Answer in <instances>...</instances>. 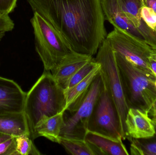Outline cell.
Returning <instances> with one entry per match:
<instances>
[{
  "label": "cell",
  "instance_id": "obj_13",
  "mask_svg": "<svg viewBox=\"0 0 156 155\" xmlns=\"http://www.w3.org/2000/svg\"><path fill=\"white\" fill-rule=\"evenodd\" d=\"M84 140L89 144L95 155H129L122 140L110 137L87 131Z\"/></svg>",
  "mask_w": 156,
  "mask_h": 155
},
{
  "label": "cell",
  "instance_id": "obj_15",
  "mask_svg": "<svg viewBox=\"0 0 156 155\" xmlns=\"http://www.w3.org/2000/svg\"><path fill=\"white\" fill-rule=\"evenodd\" d=\"M100 64L83 80L70 89L65 90L66 97L65 111L69 113L76 111L89 90L91 84L100 72Z\"/></svg>",
  "mask_w": 156,
  "mask_h": 155
},
{
  "label": "cell",
  "instance_id": "obj_22",
  "mask_svg": "<svg viewBox=\"0 0 156 155\" xmlns=\"http://www.w3.org/2000/svg\"><path fill=\"white\" fill-rule=\"evenodd\" d=\"M140 15L147 25L156 32V12L152 8L142 5L140 10Z\"/></svg>",
  "mask_w": 156,
  "mask_h": 155
},
{
  "label": "cell",
  "instance_id": "obj_25",
  "mask_svg": "<svg viewBox=\"0 0 156 155\" xmlns=\"http://www.w3.org/2000/svg\"><path fill=\"white\" fill-rule=\"evenodd\" d=\"M18 0H0V15H7L13 12Z\"/></svg>",
  "mask_w": 156,
  "mask_h": 155
},
{
  "label": "cell",
  "instance_id": "obj_8",
  "mask_svg": "<svg viewBox=\"0 0 156 155\" xmlns=\"http://www.w3.org/2000/svg\"><path fill=\"white\" fill-rule=\"evenodd\" d=\"M103 86V80L100 71L76 111L69 113V116L64 113V124L60 133L61 137L84 140L90 116Z\"/></svg>",
  "mask_w": 156,
  "mask_h": 155
},
{
  "label": "cell",
  "instance_id": "obj_3",
  "mask_svg": "<svg viewBox=\"0 0 156 155\" xmlns=\"http://www.w3.org/2000/svg\"><path fill=\"white\" fill-rule=\"evenodd\" d=\"M114 53L128 108L148 112L156 100V79Z\"/></svg>",
  "mask_w": 156,
  "mask_h": 155
},
{
  "label": "cell",
  "instance_id": "obj_11",
  "mask_svg": "<svg viewBox=\"0 0 156 155\" xmlns=\"http://www.w3.org/2000/svg\"><path fill=\"white\" fill-rule=\"evenodd\" d=\"M101 5L105 20L114 27L123 30L144 41L140 30L128 18L117 0H101Z\"/></svg>",
  "mask_w": 156,
  "mask_h": 155
},
{
  "label": "cell",
  "instance_id": "obj_27",
  "mask_svg": "<svg viewBox=\"0 0 156 155\" xmlns=\"http://www.w3.org/2000/svg\"><path fill=\"white\" fill-rule=\"evenodd\" d=\"M148 113L151 119L156 118V100L148 111Z\"/></svg>",
  "mask_w": 156,
  "mask_h": 155
},
{
  "label": "cell",
  "instance_id": "obj_16",
  "mask_svg": "<svg viewBox=\"0 0 156 155\" xmlns=\"http://www.w3.org/2000/svg\"><path fill=\"white\" fill-rule=\"evenodd\" d=\"M122 9L135 26L140 30L144 41L148 42L154 37L155 32L149 28L140 15L141 0H117Z\"/></svg>",
  "mask_w": 156,
  "mask_h": 155
},
{
  "label": "cell",
  "instance_id": "obj_31",
  "mask_svg": "<svg viewBox=\"0 0 156 155\" xmlns=\"http://www.w3.org/2000/svg\"><path fill=\"white\" fill-rule=\"evenodd\" d=\"M153 120V123H154V125L155 126H156V118H154V119H152Z\"/></svg>",
  "mask_w": 156,
  "mask_h": 155
},
{
  "label": "cell",
  "instance_id": "obj_7",
  "mask_svg": "<svg viewBox=\"0 0 156 155\" xmlns=\"http://www.w3.org/2000/svg\"><path fill=\"white\" fill-rule=\"evenodd\" d=\"M88 124V130L115 140H123L119 114L104 82Z\"/></svg>",
  "mask_w": 156,
  "mask_h": 155
},
{
  "label": "cell",
  "instance_id": "obj_17",
  "mask_svg": "<svg viewBox=\"0 0 156 155\" xmlns=\"http://www.w3.org/2000/svg\"><path fill=\"white\" fill-rule=\"evenodd\" d=\"M0 133L12 137L30 136L27 120L24 112L0 115Z\"/></svg>",
  "mask_w": 156,
  "mask_h": 155
},
{
  "label": "cell",
  "instance_id": "obj_32",
  "mask_svg": "<svg viewBox=\"0 0 156 155\" xmlns=\"http://www.w3.org/2000/svg\"><path fill=\"white\" fill-rule=\"evenodd\" d=\"M154 84H155V87H156V79L155 81Z\"/></svg>",
  "mask_w": 156,
  "mask_h": 155
},
{
  "label": "cell",
  "instance_id": "obj_5",
  "mask_svg": "<svg viewBox=\"0 0 156 155\" xmlns=\"http://www.w3.org/2000/svg\"><path fill=\"white\" fill-rule=\"evenodd\" d=\"M101 66L100 73L119 114L123 140L126 139L125 120L129 108L124 94L114 52L106 38L99 47L95 58Z\"/></svg>",
  "mask_w": 156,
  "mask_h": 155
},
{
  "label": "cell",
  "instance_id": "obj_1",
  "mask_svg": "<svg viewBox=\"0 0 156 155\" xmlns=\"http://www.w3.org/2000/svg\"><path fill=\"white\" fill-rule=\"evenodd\" d=\"M76 52L93 56L106 38L101 0H27Z\"/></svg>",
  "mask_w": 156,
  "mask_h": 155
},
{
  "label": "cell",
  "instance_id": "obj_2",
  "mask_svg": "<svg viewBox=\"0 0 156 155\" xmlns=\"http://www.w3.org/2000/svg\"><path fill=\"white\" fill-rule=\"evenodd\" d=\"M66 105L65 90L56 82L51 72L44 71L27 93L25 103L23 112L33 140L35 127L41 117L65 112Z\"/></svg>",
  "mask_w": 156,
  "mask_h": 155
},
{
  "label": "cell",
  "instance_id": "obj_26",
  "mask_svg": "<svg viewBox=\"0 0 156 155\" xmlns=\"http://www.w3.org/2000/svg\"><path fill=\"white\" fill-rule=\"evenodd\" d=\"M142 5L152 8L156 12V0H141Z\"/></svg>",
  "mask_w": 156,
  "mask_h": 155
},
{
  "label": "cell",
  "instance_id": "obj_10",
  "mask_svg": "<svg viewBox=\"0 0 156 155\" xmlns=\"http://www.w3.org/2000/svg\"><path fill=\"white\" fill-rule=\"evenodd\" d=\"M126 139H144L152 137L155 133L153 120L148 112L129 108L125 120Z\"/></svg>",
  "mask_w": 156,
  "mask_h": 155
},
{
  "label": "cell",
  "instance_id": "obj_6",
  "mask_svg": "<svg viewBox=\"0 0 156 155\" xmlns=\"http://www.w3.org/2000/svg\"><path fill=\"white\" fill-rule=\"evenodd\" d=\"M106 39L114 52L122 56L149 76L156 79L149 62L150 56L154 51L145 41L115 27L107 35Z\"/></svg>",
  "mask_w": 156,
  "mask_h": 155
},
{
  "label": "cell",
  "instance_id": "obj_24",
  "mask_svg": "<svg viewBox=\"0 0 156 155\" xmlns=\"http://www.w3.org/2000/svg\"><path fill=\"white\" fill-rule=\"evenodd\" d=\"M14 23L9 15H0V40L6 32L12 30Z\"/></svg>",
  "mask_w": 156,
  "mask_h": 155
},
{
  "label": "cell",
  "instance_id": "obj_20",
  "mask_svg": "<svg viewBox=\"0 0 156 155\" xmlns=\"http://www.w3.org/2000/svg\"><path fill=\"white\" fill-rule=\"evenodd\" d=\"M15 155H40L38 149L34 144V140L28 135L15 137Z\"/></svg>",
  "mask_w": 156,
  "mask_h": 155
},
{
  "label": "cell",
  "instance_id": "obj_23",
  "mask_svg": "<svg viewBox=\"0 0 156 155\" xmlns=\"http://www.w3.org/2000/svg\"><path fill=\"white\" fill-rule=\"evenodd\" d=\"M0 155H15V137L0 143Z\"/></svg>",
  "mask_w": 156,
  "mask_h": 155
},
{
  "label": "cell",
  "instance_id": "obj_14",
  "mask_svg": "<svg viewBox=\"0 0 156 155\" xmlns=\"http://www.w3.org/2000/svg\"><path fill=\"white\" fill-rule=\"evenodd\" d=\"M64 112L52 116H42L35 127L34 140L43 136L52 142L59 143L60 133L64 124Z\"/></svg>",
  "mask_w": 156,
  "mask_h": 155
},
{
  "label": "cell",
  "instance_id": "obj_28",
  "mask_svg": "<svg viewBox=\"0 0 156 155\" xmlns=\"http://www.w3.org/2000/svg\"><path fill=\"white\" fill-rule=\"evenodd\" d=\"M149 62H150L151 69H152V71H153L156 76V61L150 57V58H149Z\"/></svg>",
  "mask_w": 156,
  "mask_h": 155
},
{
  "label": "cell",
  "instance_id": "obj_9",
  "mask_svg": "<svg viewBox=\"0 0 156 155\" xmlns=\"http://www.w3.org/2000/svg\"><path fill=\"white\" fill-rule=\"evenodd\" d=\"M26 94L13 80L0 76V115L23 112Z\"/></svg>",
  "mask_w": 156,
  "mask_h": 155
},
{
  "label": "cell",
  "instance_id": "obj_30",
  "mask_svg": "<svg viewBox=\"0 0 156 155\" xmlns=\"http://www.w3.org/2000/svg\"><path fill=\"white\" fill-rule=\"evenodd\" d=\"M150 57L153 58L155 61H156V52H154L152 53L151 56H150Z\"/></svg>",
  "mask_w": 156,
  "mask_h": 155
},
{
  "label": "cell",
  "instance_id": "obj_4",
  "mask_svg": "<svg viewBox=\"0 0 156 155\" xmlns=\"http://www.w3.org/2000/svg\"><path fill=\"white\" fill-rule=\"evenodd\" d=\"M34 29L35 49L45 71L56 68L63 59L74 52L63 36L37 13L31 19Z\"/></svg>",
  "mask_w": 156,
  "mask_h": 155
},
{
  "label": "cell",
  "instance_id": "obj_29",
  "mask_svg": "<svg viewBox=\"0 0 156 155\" xmlns=\"http://www.w3.org/2000/svg\"><path fill=\"white\" fill-rule=\"evenodd\" d=\"M12 137V136L6 135L2 133H0V143L3 142V141H5V140H7V139H9V138H11V137Z\"/></svg>",
  "mask_w": 156,
  "mask_h": 155
},
{
  "label": "cell",
  "instance_id": "obj_12",
  "mask_svg": "<svg viewBox=\"0 0 156 155\" xmlns=\"http://www.w3.org/2000/svg\"><path fill=\"white\" fill-rule=\"evenodd\" d=\"M92 58L93 56L72 52L63 59L56 68L51 71V73L56 82L65 90L72 76Z\"/></svg>",
  "mask_w": 156,
  "mask_h": 155
},
{
  "label": "cell",
  "instance_id": "obj_19",
  "mask_svg": "<svg viewBox=\"0 0 156 155\" xmlns=\"http://www.w3.org/2000/svg\"><path fill=\"white\" fill-rule=\"evenodd\" d=\"M59 144L70 154L95 155L89 144L84 140L71 139L60 136Z\"/></svg>",
  "mask_w": 156,
  "mask_h": 155
},
{
  "label": "cell",
  "instance_id": "obj_18",
  "mask_svg": "<svg viewBox=\"0 0 156 155\" xmlns=\"http://www.w3.org/2000/svg\"><path fill=\"white\" fill-rule=\"evenodd\" d=\"M154 136L144 139L131 138L130 152L133 155H156V126Z\"/></svg>",
  "mask_w": 156,
  "mask_h": 155
},
{
  "label": "cell",
  "instance_id": "obj_21",
  "mask_svg": "<svg viewBox=\"0 0 156 155\" xmlns=\"http://www.w3.org/2000/svg\"><path fill=\"white\" fill-rule=\"evenodd\" d=\"M99 65L95 58L92 59L83 66L72 76L66 86L65 90L70 89L85 78Z\"/></svg>",
  "mask_w": 156,
  "mask_h": 155
}]
</instances>
